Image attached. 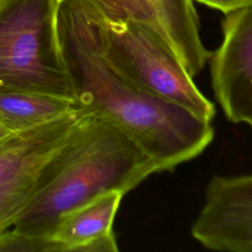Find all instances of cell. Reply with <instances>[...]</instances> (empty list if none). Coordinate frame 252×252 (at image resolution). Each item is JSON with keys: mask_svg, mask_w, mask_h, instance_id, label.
<instances>
[{"mask_svg": "<svg viewBox=\"0 0 252 252\" xmlns=\"http://www.w3.org/2000/svg\"><path fill=\"white\" fill-rule=\"evenodd\" d=\"M80 109L68 96L0 91V122L12 133L34 128Z\"/></svg>", "mask_w": 252, "mask_h": 252, "instance_id": "obj_10", "label": "cell"}, {"mask_svg": "<svg viewBox=\"0 0 252 252\" xmlns=\"http://www.w3.org/2000/svg\"><path fill=\"white\" fill-rule=\"evenodd\" d=\"M209 59L214 94L226 119L252 126V4L226 14L221 42Z\"/></svg>", "mask_w": 252, "mask_h": 252, "instance_id": "obj_8", "label": "cell"}, {"mask_svg": "<svg viewBox=\"0 0 252 252\" xmlns=\"http://www.w3.org/2000/svg\"><path fill=\"white\" fill-rule=\"evenodd\" d=\"M66 0H53V3H54V5L59 9L60 7H61V5L65 2Z\"/></svg>", "mask_w": 252, "mask_h": 252, "instance_id": "obj_14", "label": "cell"}, {"mask_svg": "<svg viewBox=\"0 0 252 252\" xmlns=\"http://www.w3.org/2000/svg\"><path fill=\"white\" fill-rule=\"evenodd\" d=\"M12 132H10L1 122H0V140L4 139L5 137H7L8 135H10Z\"/></svg>", "mask_w": 252, "mask_h": 252, "instance_id": "obj_13", "label": "cell"}, {"mask_svg": "<svg viewBox=\"0 0 252 252\" xmlns=\"http://www.w3.org/2000/svg\"><path fill=\"white\" fill-rule=\"evenodd\" d=\"M158 172L151 158L122 129L82 110L49 162L39 191L11 227L50 239L65 214L111 191L126 194Z\"/></svg>", "mask_w": 252, "mask_h": 252, "instance_id": "obj_2", "label": "cell"}, {"mask_svg": "<svg viewBox=\"0 0 252 252\" xmlns=\"http://www.w3.org/2000/svg\"><path fill=\"white\" fill-rule=\"evenodd\" d=\"M0 252H59L54 241L32 236L14 227L0 231Z\"/></svg>", "mask_w": 252, "mask_h": 252, "instance_id": "obj_11", "label": "cell"}, {"mask_svg": "<svg viewBox=\"0 0 252 252\" xmlns=\"http://www.w3.org/2000/svg\"><path fill=\"white\" fill-rule=\"evenodd\" d=\"M195 1L201 2L214 9L220 10L225 15L252 4V0H195Z\"/></svg>", "mask_w": 252, "mask_h": 252, "instance_id": "obj_12", "label": "cell"}, {"mask_svg": "<svg viewBox=\"0 0 252 252\" xmlns=\"http://www.w3.org/2000/svg\"><path fill=\"white\" fill-rule=\"evenodd\" d=\"M110 21L139 23L157 33L194 78L211 53L203 44L193 0H89Z\"/></svg>", "mask_w": 252, "mask_h": 252, "instance_id": "obj_6", "label": "cell"}, {"mask_svg": "<svg viewBox=\"0 0 252 252\" xmlns=\"http://www.w3.org/2000/svg\"><path fill=\"white\" fill-rule=\"evenodd\" d=\"M123 196L111 191L62 216L50 235L59 252H117L113 223Z\"/></svg>", "mask_w": 252, "mask_h": 252, "instance_id": "obj_9", "label": "cell"}, {"mask_svg": "<svg viewBox=\"0 0 252 252\" xmlns=\"http://www.w3.org/2000/svg\"><path fill=\"white\" fill-rule=\"evenodd\" d=\"M57 32L62 68L79 107L122 129L158 172L195 158L212 143V121L139 90L109 66L97 43L89 0H66L58 11Z\"/></svg>", "mask_w": 252, "mask_h": 252, "instance_id": "obj_1", "label": "cell"}, {"mask_svg": "<svg viewBox=\"0 0 252 252\" xmlns=\"http://www.w3.org/2000/svg\"><path fill=\"white\" fill-rule=\"evenodd\" d=\"M92 6L99 49L119 76L145 93L213 120L214 103L157 33L139 23L107 20Z\"/></svg>", "mask_w": 252, "mask_h": 252, "instance_id": "obj_3", "label": "cell"}, {"mask_svg": "<svg viewBox=\"0 0 252 252\" xmlns=\"http://www.w3.org/2000/svg\"><path fill=\"white\" fill-rule=\"evenodd\" d=\"M58 11L53 0H0V91L75 99L61 65Z\"/></svg>", "mask_w": 252, "mask_h": 252, "instance_id": "obj_4", "label": "cell"}, {"mask_svg": "<svg viewBox=\"0 0 252 252\" xmlns=\"http://www.w3.org/2000/svg\"><path fill=\"white\" fill-rule=\"evenodd\" d=\"M191 235L209 250L252 252V173L210 179Z\"/></svg>", "mask_w": 252, "mask_h": 252, "instance_id": "obj_7", "label": "cell"}, {"mask_svg": "<svg viewBox=\"0 0 252 252\" xmlns=\"http://www.w3.org/2000/svg\"><path fill=\"white\" fill-rule=\"evenodd\" d=\"M80 109L0 140V231L13 225L39 191L46 168L67 141Z\"/></svg>", "mask_w": 252, "mask_h": 252, "instance_id": "obj_5", "label": "cell"}]
</instances>
